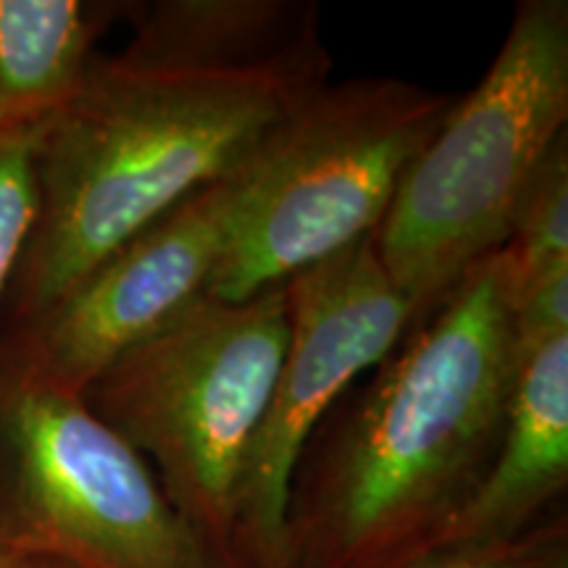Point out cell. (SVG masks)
<instances>
[{"label": "cell", "instance_id": "9c48e42d", "mask_svg": "<svg viewBox=\"0 0 568 568\" xmlns=\"http://www.w3.org/2000/svg\"><path fill=\"white\" fill-rule=\"evenodd\" d=\"M566 485L568 335H558L524 361L493 468L429 558L514 542L556 514Z\"/></svg>", "mask_w": 568, "mask_h": 568}, {"label": "cell", "instance_id": "3957f363", "mask_svg": "<svg viewBox=\"0 0 568 568\" xmlns=\"http://www.w3.org/2000/svg\"><path fill=\"white\" fill-rule=\"evenodd\" d=\"M568 122V3L521 0L477 88L453 101L376 226L379 261L416 322L508 245Z\"/></svg>", "mask_w": 568, "mask_h": 568}, {"label": "cell", "instance_id": "8992f818", "mask_svg": "<svg viewBox=\"0 0 568 568\" xmlns=\"http://www.w3.org/2000/svg\"><path fill=\"white\" fill-rule=\"evenodd\" d=\"M0 548L69 568H232L82 395L3 372Z\"/></svg>", "mask_w": 568, "mask_h": 568}, {"label": "cell", "instance_id": "4fadbf2b", "mask_svg": "<svg viewBox=\"0 0 568 568\" xmlns=\"http://www.w3.org/2000/svg\"><path fill=\"white\" fill-rule=\"evenodd\" d=\"M414 568H568L566 514H552L514 542L460 556L429 558Z\"/></svg>", "mask_w": 568, "mask_h": 568}, {"label": "cell", "instance_id": "5b68a950", "mask_svg": "<svg viewBox=\"0 0 568 568\" xmlns=\"http://www.w3.org/2000/svg\"><path fill=\"white\" fill-rule=\"evenodd\" d=\"M453 101L397 77L318 90L243 172L205 297L243 303L376 232Z\"/></svg>", "mask_w": 568, "mask_h": 568}, {"label": "cell", "instance_id": "6da1fadb", "mask_svg": "<svg viewBox=\"0 0 568 568\" xmlns=\"http://www.w3.org/2000/svg\"><path fill=\"white\" fill-rule=\"evenodd\" d=\"M314 0L138 6L116 55L34 138L38 216L11 276V326L197 190L245 172L329 84Z\"/></svg>", "mask_w": 568, "mask_h": 568}, {"label": "cell", "instance_id": "ba28073f", "mask_svg": "<svg viewBox=\"0 0 568 568\" xmlns=\"http://www.w3.org/2000/svg\"><path fill=\"white\" fill-rule=\"evenodd\" d=\"M243 197V172L197 190L13 326L3 374L84 395L119 355L205 297Z\"/></svg>", "mask_w": 568, "mask_h": 568}, {"label": "cell", "instance_id": "5bb4252c", "mask_svg": "<svg viewBox=\"0 0 568 568\" xmlns=\"http://www.w3.org/2000/svg\"><path fill=\"white\" fill-rule=\"evenodd\" d=\"M510 326L521 361L552 337L568 335V268L542 276L516 293L510 305Z\"/></svg>", "mask_w": 568, "mask_h": 568}, {"label": "cell", "instance_id": "8fae6325", "mask_svg": "<svg viewBox=\"0 0 568 568\" xmlns=\"http://www.w3.org/2000/svg\"><path fill=\"white\" fill-rule=\"evenodd\" d=\"M514 295L552 272L568 268V140L552 148L531 184L506 245Z\"/></svg>", "mask_w": 568, "mask_h": 568}, {"label": "cell", "instance_id": "9a60e30c", "mask_svg": "<svg viewBox=\"0 0 568 568\" xmlns=\"http://www.w3.org/2000/svg\"><path fill=\"white\" fill-rule=\"evenodd\" d=\"M11 568H69L55 564V560H45V558H17L11 556Z\"/></svg>", "mask_w": 568, "mask_h": 568}, {"label": "cell", "instance_id": "277c9868", "mask_svg": "<svg viewBox=\"0 0 568 568\" xmlns=\"http://www.w3.org/2000/svg\"><path fill=\"white\" fill-rule=\"evenodd\" d=\"M287 339V284L243 303L201 297L119 355L82 395L148 460L172 506L232 568H240V479Z\"/></svg>", "mask_w": 568, "mask_h": 568}, {"label": "cell", "instance_id": "2e32d148", "mask_svg": "<svg viewBox=\"0 0 568 568\" xmlns=\"http://www.w3.org/2000/svg\"><path fill=\"white\" fill-rule=\"evenodd\" d=\"M0 568H11V556L0 548Z\"/></svg>", "mask_w": 568, "mask_h": 568}, {"label": "cell", "instance_id": "30bf717a", "mask_svg": "<svg viewBox=\"0 0 568 568\" xmlns=\"http://www.w3.org/2000/svg\"><path fill=\"white\" fill-rule=\"evenodd\" d=\"M116 6L0 0V140H34L82 90Z\"/></svg>", "mask_w": 568, "mask_h": 568}, {"label": "cell", "instance_id": "7c38bea8", "mask_svg": "<svg viewBox=\"0 0 568 568\" xmlns=\"http://www.w3.org/2000/svg\"><path fill=\"white\" fill-rule=\"evenodd\" d=\"M34 140H0V293L11 284L38 216Z\"/></svg>", "mask_w": 568, "mask_h": 568}, {"label": "cell", "instance_id": "7a4b0ae2", "mask_svg": "<svg viewBox=\"0 0 568 568\" xmlns=\"http://www.w3.org/2000/svg\"><path fill=\"white\" fill-rule=\"evenodd\" d=\"M506 247L353 387L305 445L284 568H414L477 493L521 374Z\"/></svg>", "mask_w": 568, "mask_h": 568}, {"label": "cell", "instance_id": "52a82bcc", "mask_svg": "<svg viewBox=\"0 0 568 568\" xmlns=\"http://www.w3.org/2000/svg\"><path fill=\"white\" fill-rule=\"evenodd\" d=\"M287 284L290 339L255 429L234 510L240 568H284L290 487L314 432L368 368L416 324L389 280L374 232Z\"/></svg>", "mask_w": 568, "mask_h": 568}]
</instances>
